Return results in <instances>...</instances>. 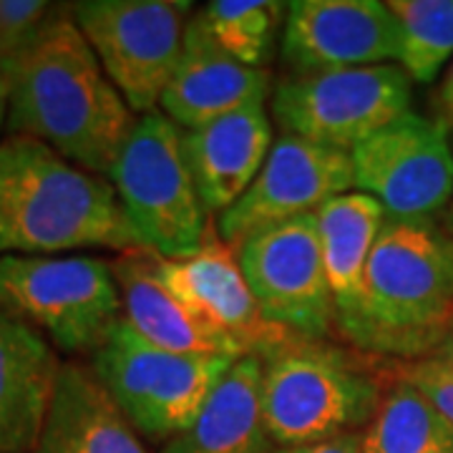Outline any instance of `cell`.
Instances as JSON below:
<instances>
[{"mask_svg": "<svg viewBox=\"0 0 453 453\" xmlns=\"http://www.w3.org/2000/svg\"><path fill=\"white\" fill-rule=\"evenodd\" d=\"M204 28L232 58L265 71L282 41L288 3L280 0H211L196 11Z\"/></svg>", "mask_w": 453, "mask_h": 453, "instance_id": "23", "label": "cell"}, {"mask_svg": "<svg viewBox=\"0 0 453 453\" xmlns=\"http://www.w3.org/2000/svg\"><path fill=\"white\" fill-rule=\"evenodd\" d=\"M124 320L151 345L184 356L242 357L234 340L204 320L162 275L159 255L131 250L111 259Z\"/></svg>", "mask_w": 453, "mask_h": 453, "instance_id": "16", "label": "cell"}, {"mask_svg": "<svg viewBox=\"0 0 453 453\" xmlns=\"http://www.w3.org/2000/svg\"><path fill=\"white\" fill-rule=\"evenodd\" d=\"M146 250L113 184L31 136L0 139V257Z\"/></svg>", "mask_w": 453, "mask_h": 453, "instance_id": "2", "label": "cell"}, {"mask_svg": "<svg viewBox=\"0 0 453 453\" xmlns=\"http://www.w3.org/2000/svg\"><path fill=\"white\" fill-rule=\"evenodd\" d=\"M449 234L453 237V202H451V211H449Z\"/></svg>", "mask_w": 453, "mask_h": 453, "instance_id": "31", "label": "cell"}, {"mask_svg": "<svg viewBox=\"0 0 453 453\" xmlns=\"http://www.w3.org/2000/svg\"><path fill=\"white\" fill-rule=\"evenodd\" d=\"M68 8L131 111H157L181 58L195 3L83 0Z\"/></svg>", "mask_w": 453, "mask_h": 453, "instance_id": "8", "label": "cell"}, {"mask_svg": "<svg viewBox=\"0 0 453 453\" xmlns=\"http://www.w3.org/2000/svg\"><path fill=\"white\" fill-rule=\"evenodd\" d=\"M401 26L398 65L411 81L431 83L453 56V0H390Z\"/></svg>", "mask_w": 453, "mask_h": 453, "instance_id": "24", "label": "cell"}, {"mask_svg": "<svg viewBox=\"0 0 453 453\" xmlns=\"http://www.w3.org/2000/svg\"><path fill=\"white\" fill-rule=\"evenodd\" d=\"M371 356L333 340L290 335L262 356V416L277 449L363 434L386 386Z\"/></svg>", "mask_w": 453, "mask_h": 453, "instance_id": "4", "label": "cell"}, {"mask_svg": "<svg viewBox=\"0 0 453 453\" xmlns=\"http://www.w3.org/2000/svg\"><path fill=\"white\" fill-rule=\"evenodd\" d=\"M5 106H8V96H5V83H3V88H0V129L5 124Z\"/></svg>", "mask_w": 453, "mask_h": 453, "instance_id": "30", "label": "cell"}, {"mask_svg": "<svg viewBox=\"0 0 453 453\" xmlns=\"http://www.w3.org/2000/svg\"><path fill=\"white\" fill-rule=\"evenodd\" d=\"M109 181L149 252L184 259L204 242L211 214L202 204L184 151V131L164 113L136 119Z\"/></svg>", "mask_w": 453, "mask_h": 453, "instance_id": "6", "label": "cell"}, {"mask_svg": "<svg viewBox=\"0 0 453 453\" xmlns=\"http://www.w3.org/2000/svg\"><path fill=\"white\" fill-rule=\"evenodd\" d=\"M436 356L446 357L449 363H453V335H451V338H449V340H446V345H443V348L438 350Z\"/></svg>", "mask_w": 453, "mask_h": 453, "instance_id": "29", "label": "cell"}, {"mask_svg": "<svg viewBox=\"0 0 453 453\" xmlns=\"http://www.w3.org/2000/svg\"><path fill=\"white\" fill-rule=\"evenodd\" d=\"M438 101H441V113H443L446 127H453V64L438 88Z\"/></svg>", "mask_w": 453, "mask_h": 453, "instance_id": "28", "label": "cell"}, {"mask_svg": "<svg viewBox=\"0 0 453 453\" xmlns=\"http://www.w3.org/2000/svg\"><path fill=\"white\" fill-rule=\"evenodd\" d=\"M88 365L136 434L166 443L199 418L234 357L162 350L121 320Z\"/></svg>", "mask_w": 453, "mask_h": 453, "instance_id": "7", "label": "cell"}, {"mask_svg": "<svg viewBox=\"0 0 453 453\" xmlns=\"http://www.w3.org/2000/svg\"><path fill=\"white\" fill-rule=\"evenodd\" d=\"M53 8L41 0H0V65L31 41Z\"/></svg>", "mask_w": 453, "mask_h": 453, "instance_id": "25", "label": "cell"}, {"mask_svg": "<svg viewBox=\"0 0 453 453\" xmlns=\"http://www.w3.org/2000/svg\"><path fill=\"white\" fill-rule=\"evenodd\" d=\"M393 372L418 388L453 423V363L431 356L416 363H395Z\"/></svg>", "mask_w": 453, "mask_h": 453, "instance_id": "26", "label": "cell"}, {"mask_svg": "<svg viewBox=\"0 0 453 453\" xmlns=\"http://www.w3.org/2000/svg\"><path fill=\"white\" fill-rule=\"evenodd\" d=\"M273 144V121L265 106L242 109L207 127L184 131L187 162L210 214L219 217L242 199L262 172Z\"/></svg>", "mask_w": 453, "mask_h": 453, "instance_id": "17", "label": "cell"}, {"mask_svg": "<svg viewBox=\"0 0 453 453\" xmlns=\"http://www.w3.org/2000/svg\"><path fill=\"white\" fill-rule=\"evenodd\" d=\"M0 312L73 357L94 356L124 320L111 259L98 255L0 257Z\"/></svg>", "mask_w": 453, "mask_h": 453, "instance_id": "5", "label": "cell"}, {"mask_svg": "<svg viewBox=\"0 0 453 453\" xmlns=\"http://www.w3.org/2000/svg\"><path fill=\"white\" fill-rule=\"evenodd\" d=\"M273 453H365L363 451V436L353 434V436H340L333 441H323V443H308V446H285V449H275Z\"/></svg>", "mask_w": 453, "mask_h": 453, "instance_id": "27", "label": "cell"}, {"mask_svg": "<svg viewBox=\"0 0 453 453\" xmlns=\"http://www.w3.org/2000/svg\"><path fill=\"white\" fill-rule=\"evenodd\" d=\"M61 357L31 327L0 312V453H33Z\"/></svg>", "mask_w": 453, "mask_h": 453, "instance_id": "19", "label": "cell"}, {"mask_svg": "<svg viewBox=\"0 0 453 453\" xmlns=\"http://www.w3.org/2000/svg\"><path fill=\"white\" fill-rule=\"evenodd\" d=\"M411 76L398 64L323 73H285L273 86V116L282 134L353 151L411 111Z\"/></svg>", "mask_w": 453, "mask_h": 453, "instance_id": "9", "label": "cell"}, {"mask_svg": "<svg viewBox=\"0 0 453 453\" xmlns=\"http://www.w3.org/2000/svg\"><path fill=\"white\" fill-rule=\"evenodd\" d=\"M3 83H5V79H3V73H0V88H3Z\"/></svg>", "mask_w": 453, "mask_h": 453, "instance_id": "32", "label": "cell"}, {"mask_svg": "<svg viewBox=\"0 0 453 453\" xmlns=\"http://www.w3.org/2000/svg\"><path fill=\"white\" fill-rule=\"evenodd\" d=\"M164 280L210 320L217 330L234 340L244 356H267L292 333L275 327L259 312L257 300L244 280L234 250L219 237L217 222H211L204 242L195 255L184 259L159 257Z\"/></svg>", "mask_w": 453, "mask_h": 453, "instance_id": "14", "label": "cell"}, {"mask_svg": "<svg viewBox=\"0 0 453 453\" xmlns=\"http://www.w3.org/2000/svg\"><path fill=\"white\" fill-rule=\"evenodd\" d=\"M33 453H146V449L91 365L64 360Z\"/></svg>", "mask_w": 453, "mask_h": 453, "instance_id": "18", "label": "cell"}, {"mask_svg": "<svg viewBox=\"0 0 453 453\" xmlns=\"http://www.w3.org/2000/svg\"><path fill=\"white\" fill-rule=\"evenodd\" d=\"M453 335V237L436 219L386 217L350 348L395 363L436 356Z\"/></svg>", "mask_w": 453, "mask_h": 453, "instance_id": "3", "label": "cell"}, {"mask_svg": "<svg viewBox=\"0 0 453 453\" xmlns=\"http://www.w3.org/2000/svg\"><path fill=\"white\" fill-rule=\"evenodd\" d=\"M234 255L267 323L310 340L338 333L315 214L259 229Z\"/></svg>", "mask_w": 453, "mask_h": 453, "instance_id": "10", "label": "cell"}, {"mask_svg": "<svg viewBox=\"0 0 453 453\" xmlns=\"http://www.w3.org/2000/svg\"><path fill=\"white\" fill-rule=\"evenodd\" d=\"M270 94V73L240 64L219 49L195 11L177 71L159 101L164 116L181 131H192L242 109H259Z\"/></svg>", "mask_w": 453, "mask_h": 453, "instance_id": "15", "label": "cell"}, {"mask_svg": "<svg viewBox=\"0 0 453 453\" xmlns=\"http://www.w3.org/2000/svg\"><path fill=\"white\" fill-rule=\"evenodd\" d=\"M360 436L365 453H453V423L401 375Z\"/></svg>", "mask_w": 453, "mask_h": 453, "instance_id": "22", "label": "cell"}, {"mask_svg": "<svg viewBox=\"0 0 453 453\" xmlns=\"http://www.w3.org/2000/svg\"><path fill=\"white\" fill-rule=\"evenodd\" d=\"M0 73L8 96L5 134L31 136L109 179L139 116L98 64L71 8L56 5Z\"/></svg>", "mask_w": 453, "mask_h": 453, "instance_id": "1", "label": "cell"}, {"mask_svg": "<svg viewBox=\"0 0 453 453\" xmlns=\"http://www.w3.org/2000/svg\"><path fill=\"white\" fill-rule=\"evenodd\" d=\"M280 58L295 76L395 64L401 26L380 0H295L288 3Z\"/></svg>", "mask_w": 453, "mask_h": 453, "instance_id": "13", "label": "cell"}, {"mask_svg": "<svg viewBox=\"0 0 453 453\" xmlns=\"http://www.w3.org/2000/svg\"><path fill=\"white\" fill-rule=\"evenodd\" d=\"M275 449L262 416V360L242 356L214 388L199 418L166 441L162 453H273Z\"/></svg>", "mask_w": 453, "mask_h": 453, "instance_id": "21", "label": "cell"}, {"mask_svg": "<svg viewBox=\"0 0 453 453\" xmlns=\"http://www.w3.org/2000/svg\"><path fill=\"white\" fill-rule=\"evenodd\" d=\"M353 189L350 151L280 134L252 187L217 217V232L234 250L259 229L318 214L327 202Z\"/></svg>", "mask_w": 453, "mask_h": 453, "instance_id": "12", "label": "cell"}, {"mask_svg": "<svg viewBox=\"0 0 453 453\" xmlns=\"http://www.w3.org/2000/svg\"><path fill=\"white\" fill-rule=\"evenodd\" d=\"M356 192L393 219H436L453 199V149L443 119L405 111L350 151Z\"/></svg>", "mask_w": 453, "mask_h": 453, "instance_id": "11", "label": "cell"}, {"mask_svg": "<svg viewBox=\"0 0 453 453\" xmlns=\"http://www.w3.org/2000/svg\"><path fill=\"white\" fill-rule=\"evenodd\" d=\"M315 217L323 242L325 273L335 303V327L340 338L350 345L365 297L368 259L386 222V210L371 195L353 189L327 202Z\"/></svg>", "mask_w": 453, "mask_h": 453, "instance_id": "20", "label": "cell"}]
</instances>
